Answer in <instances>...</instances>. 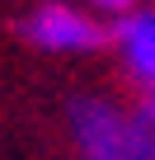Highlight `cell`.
I'll return each mask as SVG.
<instances>
[{
    "instance_id": "cell-1",
    "label": "cell",
    "mask_w": 155,
    "mask_h": 160,
    "mask_svg": "<svg viewBox=\"0 0 155 160\" xmlns=\"http://www.w3.org/2000/svg\"><path fill=\"white\" fill-rule=\"evenodd\" d=\"M66 122L85 160H136L132 108H122L104 94H75L66 104Z\"/></svg>"
},
{
    "instance_id": "cell-2",
    "label": "cell",
    "mask_w": 155,
    "mask_h": 160,
    "mask_svg": "<svg viewBox=\"0 0 155 160\" xmlns=\"http://www.w3.org/2000/svg\"><path fill=\"white\" fill-rule=\"evenodd\" d=\"M19 38L42 52H99L104 42H113V33L99 19L80 14L75 5H61V0H47L28 19H19Z\"/></svg>"
},
{
    "instance_id": "cell-3",
    "label": "cell",
    "mask_w": 155,
    "mask_h": 160,
    "mask_svg": "<svg viewBox=\"0 0 155 160\" xmlns=\"http://www.w3.org/2000/svg\"><path fill=\"white\" fill-rule=\"evenodd\" d=\"M113 42L122 52V66L141 94H155V5H141L122 19H113Z\"/></svg>"
},
{
    "instance_id": "cell-4",
    "label": "cell",
    "mask_w": 155,
    "mask_h": 160,
    "mask_svg": "<svg viewBox=\"0 0 155 160\" xmlns=\"http://www.w3.org/2000/svg\"><path fill=\"white\" fill-rule=\"evenodd\" d=\"M132 122H136V160H155V94L136 99Z\"/></svg>"
},
{
    "instance_id": "cell-5",
    "label": "cell",
    "mask_w": 155,
    "mask_h": 160,
    "mask_svg": "<svg viewBox=\"0 0 155 160\" xmlns=\"http://www.w3.org/2000/svg\"><path fill=\"white\" fill-rule=\"evenodd\" d=\"M94 10H104V14H113V19H122V14H132V10H141V0H90Z\"/></svg>"
}]
</instances>
